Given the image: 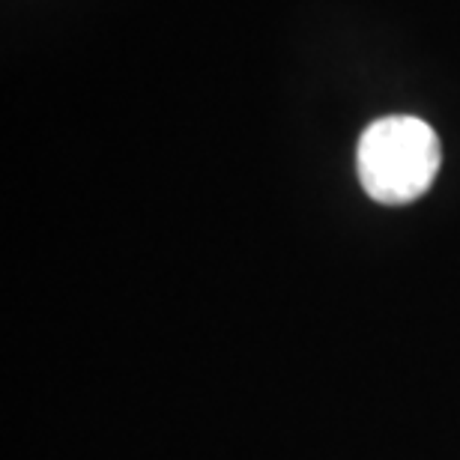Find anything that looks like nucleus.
Here are the masks:
<instances>
[{
  "instance_id": "1",
  "label": "nucleus",
  "mask_w": 460,
  "mask_h": 460,
  "mask_svg": "<svg viewBox=\"0 0 460 460\" xmlns=\"http://www.w3.org/2000/svg\"><path fill=\"white\" fill-rule=\"evenodd\" d=\"M443 164L437 132L419 117H383L358 137V182L376 204H412L430 189Z\"/></svg>"
}]
</instances>
